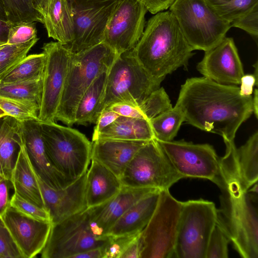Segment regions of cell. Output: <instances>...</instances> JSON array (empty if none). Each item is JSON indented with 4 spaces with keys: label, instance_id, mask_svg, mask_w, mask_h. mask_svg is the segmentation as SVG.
Returning a JSON list of instances; mask_svg holds the SVG:
<instances>
[{
    "label": "cell",
    "instance_id": "f546056e",
    "mask_svg": "<svg viewBox=\"0 0 258 258\" xmlns=\"http://www.w3.org/2000/svg\"><path fill=\"white\" fill-rule=\"evenodd\" d=\"M16 119L3 117L0 124V164L5 178L10 181L16 162V147L18 144Z\"/></svg>",
    "mask_w": 258,
    "mask_h": 258
},
{
    "label": "cell",
    "instance_id": "9f6ffc18",
    "mask_svg": "<svg viewBox=\"0 0 258 258\" xmlns=\"http://www.w3.org/2000/svg\"><path fill=\"white\" fill-rule=\"evenodd\" d=\"M3 177H5L4 176V174H3V171H2V167H1V164H0V180Z\"/></svg>",
    "mask_w": 258,
    "mask_h": 258
},
{
    "label": "cell",
    "instance_id": "83f0119b",
    "mask_svg": "<svg viewBox=\"0 0 258 258\" xmlns=\"http://www.w3.org/2000/svg\"><path fill=\"white\" fill-rule=\"evenodd\" d=\"M235 166L238 180L247 191L258 179V132L236 149Z\"/></svg>",
    "mask_w": 258,
    "mask_h": 258
},
{
    "label": "cell",
    "instance_id": "7a4b0ae2",
    "mask_svg": "<svg viewBox=\"0 0 258 258\" xmlns=\"http://www.w3.org/2000/svg\"><path fill=\"white\" fill-rule=\"evenodd\" d=\"M193 51L169 10L158 12L148 20L132 52L152 76L165 79L177 69L187 68Z\"/></svg>",
    "mask_w": 258,
    "mask_h": 258
},
{
    "label": "cell",
    "instance_id": "f5cc1de1",
    "mask_svg": "<svg viewBox=\"0 0 258 258\" xmlns=\"http://www.w3.org/2000/svg\"><path fill=\"white\" fill-rule=\"evenodd\" d=\"M0 20L7 22L8 21L2 0H0Z\"/></svg>",
    "mask_w": 258,
    "mask_h": 258
},
{
    "label": "cell",
    "instance_id": "f35d334b",
    "mask_svg": "<svg viewBox=\"0 0 258 258\" xmlns=\"http://www.w3.org/2000/svg\"><path fill=\"white\" fill-rule=\"evenodd\" d=\"M10 205L19 212L31 218L50 221L49 213L45 208L26 200L16 192L10 199Z\"/></svg>",
    "mask_w": 258,
    "mask_h": 258
},
{
    "label": "cell",
    "instance_id": "4fadbf2b",
    "mask_svg": "<svg viewBox=\"0 0 258 258\" xmlns=\"http://www.w3.org/2000/svg\"><path fill=\"white\" fill-rule=\"evenodd\" d=\"M119 0H70L74 37L64 45L78 53L103 42L110 17Z\"/></svg>",
    "mask_w": 258,
    "mask_h": 258
},
{
    "label": "cell",
    "instance_id": "44dd1931",
    "mask_svg": "<svg viewBox=\"0 0 258 258\" xmlns=\"http://www.w3.org/2000/svg\"><path fill=\"white\" fill-rule=\"evenodd\" d=\"M34 5L42 16L48 37L63 45L70 44L74 37L70 0H34Z\"/></svg>",
    "mask_w": 258,
    "mask_h": 258
},
{
    "label": "cell",
    "instance_id": "e575fe53",
    "mask_svg": "<svg viewBox=\"0 0 258 258\" xmlns=\"http://www.w3.org/2000/svg\"><path fill=\"white\" fill-rule=\"evenodd\" d=\"M38 39L36 37L25 43L6 44L0 48V81L27 56Z\"/></svg>",
    "mask_w": 258,
    "mask_h": 258
},
{
    "label": "cell",
    "instance_id": "c3c4849f",
    "mask_svg": "<svg viewBox=\"0 0 258 258\" xmlns=\"http://www.w3.org/2000/svg\"><path fill=\"white\" fill-rule=\"evenodd\" d=\"M139 234L122 253L120 258H140V246L139 241Z\"/></svg>",
    "mask_w": 258,
    "mask_h": 258
},
{
    "label": "cell",
    "instance_id": "ac0fdd59",
    "mask_svg": "<svg viewBox=\"0 0 258 258\" xmlns=\"http://www.w3.org/2000/svg\"><path fill=\"white\" fill-rule=\"evenodd\" d=\"M86 173L68 186L58 189L49 186L36 173L45 208L49 213L52 224L59 222L87 208Z\"/></svg>",
    "mask_w": 258,
    "mask_h": 258
},
{
    "label": "cell",
    "instance_id": "db71d44e",
    "mask_svg": "<svg viewBox=\"0 0 258 258\" xmlns=\"http://www.w3.org/2000/svg\"><path fill=\"white\" fill-rule=\"evenodd\" d=\"M253 67H254V73L253 75L254 76L256 79L257 80V75H258L257 61H256V62L254 64Z\"/></svg>",
    "mask_w": 258,
    "mask_h": 258
},
{
    "label": "cell",
    "instance_id": "74e56055",
    "mask_svg": "<svg viewBox=\"0 0 258 258\" xmlns=\"http://www.w3.org/2000/svg\"><path fill=\"white\" fill-rule=\"evenodd\" d=\"M230 240L216 224L210 236L205 258L228 257V245Z\"/></svg>",
    "mask_w": 258,
    "mask_h": 258
},
{
    "label": "cell",
    "instance_id": "8992f818",
    "mask_svg": "<svg viewBox=\"0 0 258 258\" xmlns=\"http://www.w3.org/2000/svg\"><path fill=\"white\" fill-rule=\"evenodd\" d=\"M164 79L150 74L132 50L118 54L108 72L101 112L118 102L140 105L160 87Z\"/></svg>",
    "mask_w": 258,
    "mask_h": 258
},
{
    "label": "cell",
    "instance_id": "b9f144b4",
    "mask_svg": "<svg viewBox=\"0 0 258 258\" xmlns=\"http://www.w3.org/2000/svg\"><path fill=\"white\" fill-rule=\"evenodd\" d=\"M0 258H24L1 215Z\"/></svg>",
    "mask_w": 258,
    "mask_h": 258
},
{
    "label": "cell",
    "instance_id": "ffe728a7",
    "mask_svg": "<svg viewBox=\"0 0 258 258\" xmlns=\"http://www.w3.org/2000/svg\"><path fill=\"white\" fill-rule=\"evenodd\" d=\"M159 190H160L153 188L122 185L119 192L110 200L88 208L94 232L100 237L107 236L111 227L130 207L145 196Z\"/></svg>",
    "mask_w": 258,
    "mask_h": 258
},
{
    "label": "cell",
    "instance_id": "836d02e7",
    "mask_svg": "<svg viewBox=\"0 0 258 258\" xmlns=\"http://www.w3.org/2000/svg\"><path fill=\"white\" fill-rule=\"evenodd\" d=\"M2 1L9 25L21 22L42 23V16L34 7V0Z\"/></svg>",
    "mask_w": 258,
    "mask_h": 258
},
{
    "label": "cell",
    "instance_id": "9c48e42d",
    "mask_svg": "<svg viewBox=\"0 0 258 258\" xmlns=\"http://www.w3.org/2000/svg\"><path fill=\"white\" fill-rule=\"evenodd\" d=\"M182 202L162 190L150 221L140 232V258L174 257Z\"/></svg>",
    "mask_w": 258,
    "mask_h": 258
},
{
    "label": "cell",
    "instance_id": "1f68e13d",
    "mask_svg": "<svg viewBox=\"0 0 258 258\" xmlns=\"http://www.w3.org/2000/svg\"><path fill=\"white\" fill-rule=\"evenodd\" d=\"M44 54L41 53L27 55L0 81L3 83H13L29 81L42 78L44 65Z\"/></svg>",
    "mask_w": 258,
    "mask_h": 258
},
{
    "label": "cell",
    "instance_id": "4dcf8cb0",
    "mask_svg": "<svg viewBox=\"0 0 258 258\" xmlns=\"http://www.w3.org/2000/svg\"><path fill=\"white\" fill-rule=\"evenodd\" d=\"M155 137L157 141L168 142L176 136L184 117L181 110L174 106L149 120Z\"/></svg>",
    "mask_w": 258,
    "mask_h": 258
},
{
    "label": "cell",
    "instance_id": "6f0895ef",
    "mask_svg": "<svg viewBox=\"0 0 258 258\" xmlns=\"http://www.w3.org/2000/svg\"><path fill=\"white\" fill-rule=\"evenodd\" d=\"M7 43L0 41V48H1L3 46H4Z\"/></svg>",
    "mask_w": 258,
    "mask_h": 258
},
{
    "label": "cell",
    "instance_id": "11a10c76",
    "mask_svg": "<svg viewBox=\"0 0 258 258\" xmlns=\"http://www.w3.org/2000/svg\"><path fill=\"white\" fill-rule=\"evenodd\" d=\"M6 116H8V114L0 108V119Z\"/></svg>",
    "mask_w": 258,
    "mask_h": 258
},
{
    "label": "cell",
    "instance_id": "484cf974",
    "mask_svg": "<svg viewBox=\"0 0 258 258\" xmlns=\"http://www.w3.org/2000/svg\"><path fill=\"white\" fill-rule=\"evenodd\" d=\"M100 139L146 142L155 140L149 120L122 116L92 137V141Z\"/></svg>",
    "mask_w": 258,
    "mask_h": 258
},
{
    "label": "cell",
    "instance_id": "816d5d0a",
    "mask_svg": "<svg viewBox=\"0 0 258 258\" xmlns=\"http://www.w3.org/2000/svg\"><path fill=\"white\" fill-rule=\"evenodd\" d=\"M252 112L256 119L258 118V90L255 89L252 98Z\"/></svg>",
    "mask_w": 258,
    "mask_h": 258
},
{
    "label": "cell",
    "instance_id": "d6986e66",
    "mask_svg": "<svg viewBox=\"0 0 258 258\" xmlns=\"http://www.w3.org/2000/svg\"><path fill=\"white\" fill-rule=\"evenodd\" d=\"M16 120L22 132L30 161L37 175L54 189H60L70 184L71 183L56 170L48 158L40 122L34 120Z\"/></svg>",
    "mask_w": 258,
    "mask_h": 258
},
{
    "label": "cell",
    "instance_id": "2e32d148",
    "mask_svg": "<svg viewBox=\"0 0 258 258\" xmlns=\"http://www.w3.org/2000/svg\"><path fill=\"white\" fill-rule=\"evenodd\" d=\"M197 68L203 77L227 85H240L244 75L237 47L231 37H225L215 47L205 51Z\"/></svg>",
    "mask_w": 258,
    "mask_h": 258
},
{
    "label": "cell",
    "instance_id": "4316f807",
    "mask_svg": "<svg viewBox=\"0 0 258 258\" xmlns=\"http://www.w3.org/2000/svg\"><path fill=\"white\" fill-rule=\"evenodd\" d=\"M108 70L102 72L81 98L76 108L75 123H96L101 113Z\"/></svg>",
    "mask_w": 258,
    "mask_h": 258
},
{
    "label": "cell",
    "instance_id": "e0dca14e",
    "mask_svg": "<svg viewBox=\"0 0 258 258\" xmlns=\"http://www.w3.org/2000/svg\"><path fill=\"white\" fill-rule=\"evenodd\" d=\"M1 217L24 258L41 253L50 234V221L31 218L10 206Z\"/></svg>",
    "mask_w": 258,
    "mask_h": 258
},
{
    "label": "cell",
    "instance_id": "f1b7e54d",
    "mask_svg": "<svg viewBox=\"0 0 258 258\" xmlns=\"http://www.w3.org/2000/svg\"><path fill=\"white\" fill-rule=\"evenodd\" d=\"M172 107L168 94L160 87L139 105L124 104L121 113L123 116L149 120Z\"/></svg>",
    "mask_w": 258,
    "mask_h": 258
},
{
    "label": "cell",
    "instance_id": "ba28073f",
    "mask_svg": "<svg viewBox=\"0 0 258 258\" xmlns=\"http://www.w3.org/2000/svg\"><path fill=\"white\" fill-rule=\"evenodd\" d=\"M216 223L217 209L212 202L202 199L182 202L174 257L205 258Z\"/></svg>",
    "mask_w": 258,
    "mask_h": 258
},
{
    "label": "cell",
    "instance_id": "5b68a950",
    "mask_svg": "<svg viewBox=\"0 0 258 258\" xmlns=\"http://www.w3.org/2000/svg\"><path fill=\"white\" fill-rule=\"evenodd\" d=\"M46 153L51 163L72 183L88 170L92 142L79 131L54 122H40Z\"/></svg>",
    "mask_w": 258,
    "mask_h": 258
},
{
    "label": "cell",
    "instance_id": "d4e9b609",
    "mask_svg": "<svg viewBox=\"0 0 258 258\" xmlns=\"http://www.w3.org/2000/svg\"><path fill=\"white\" fill-rule=\"evenodd\" d=\"M160 191L152 192L134 204L111 227L107 235L118 236L140 233L153 214Z\"/></svg>",
    "mask_w": 258,
    "mask_h": 258
},
{
    "label": "cell",
    "instance_id": "d6a6232c",
    "mask_svg": "<svg viewBox=\"0 0 258 258\" xmlns=\"http://www.w3.org/2000/svg\"><path fill=\"white\" fill-rule=\"evenodd\" d=\"M41 92L42 78L13 83L0 82V95L21 101L37 103L39 105Z\"/></svg>",
    "mask_w": 258,
    "mask_h": 258
},
{
    "label": "cell",
    "instance_id": "bcb514c9",
    "mask_svg": "<svg viewBox=\"0 0 258 258\" xmlns=\"http://www.w3.org/2000/svg\"><path fill=\"white\" fill-rule=\"evenodd\" d=\"M257 86V80L253 74L244 75L240 80L239 91L244 96L251 95L254 85Z\"/></svg>",
    "mask_w": 258,
    "mask_h": 258
},
{
    "label": "cell",
    "instance_id": "f6af8a7d",
    "mask_svg": "<svg viewBox=\"0 0 258 258\" xmlns=\"http://www.w3.org/2000/svg\"><path fill=\"white\" fill-rule=\"evenodd\" d=\"M152 14L163 11L170 7L174 0H139Z\"/></svg>",
    "mask_w": 258,
    "mask_h": 258
},
{
    "label": "cell",
    "instance_id": "cb8c5ba5",
    "mask_svg": "<svg viewBox=\"0 0 258 258\" xmlns=\"http://www.w3.org/2000/svg\"><path fill=\"white\" fill-rule=\"evenodd\" d=\"M122 185L118 177L100 163L91 160L85 183L87 208L105 203L114 197Z\"/></svg>",
    "mask_w": 258,
    "mask_h": 258
},
{
    "label": "cell",
    "instance_id": "3957f363",
    "mask_svg": "<svg viewBox=\"0 0 258 258\" xmlns=\"http://www.w3.org/2000/svg\"><path fill=\"white\" fill-rule=\"evenodd\" d=\"M216 224L243 258H258L257 194L245 191L237 181L221 189Z\"/></svg>",
    "mask_w": 258,
    "mask_h": 258
},
{
    "label": "cell",
    "instance_id": "30bf717a",
    "mask_svg": "<svg viewBox=\"0 0 258 258\" xmlns=\"http://www.w3.org/2000/svg\"><path fill=\"white\" fill-rule=\"evenodd\" d=\"M183 177L156 140L146 143L129 162L119 179L122 185L169 190Z\"/></svg>",
    "mask_w": 258,
    "mask_h": 258
},
{
    "label": "cell",
    "instance_id": "60d3db41",
    "mask_svg": "<svg viewBox=\"0 0 258 258\" xmlns=\"http://www.w3.org/2000/svg\"><path fill=\"white\" fill-rule=\"evenodd\" d=\"M37 37L35 23L21 22L10 25L8 32V44L25 43Z\"/></svg>",
    "mask_w": 258,
    "mask_h": 258
},
{
    "label": "cell",
    "instance_id": "ab89813d",
    "mask_svg": "<svg viewBox=\"0 0 258 258\" xmlns=\"http://www.w3.org/2000/svg\"><path fill=\"white\" fill-rule=\"evenodd\" d=\"M139 234L108 235L107 242L102 246L103 258H120L122 253Z\"/></svg>",
    "mask_w": 258,
    "mask_h": 258
},
{
    "label": "cell",
    "instance_id": "8d00e7d4",
    "mask_svg": "<svg viewBox=\"0 0 258 258\" xmlns=\"http://www.w3.org/2000/svg\"><path fill=\"white\" fill-rule=\"evenodd\" d=\"M0 108L8 116L19 121L34 120L39 121V105L37 103L21 101L0 95Z\"/></svg>",
    "mask_w": 258,
    "mask_h": 258
},
{
    "label": "cell",
    "instance_id": "ee69618b",
    "mask_svg": "<svg viewBox=\"0 0 258 258\" xmlns=\"http://www.w3.org/2000/svg\"><path fill=\"white\" fill-rule=\"evenodd\" d=\"M119 116L117 113L108 108L104 109L95 123L92 137L95 136L111 125Z\"/></svg>",
    "mask_w": 258,
    "mask_h": 258
},
{
    "label": "cell",
    "instance_id": "5bb4252c",
    "mask_svg": "<svg viewBox=\"0 0 258 258\" xmlns=\"http://www.w3.org/2000/svg\"><path fill=\"white\" fill-rule=\"evenodd\" d=\"M44 65L38 112L40 122H54L61 100L72 52L56 41L44 43Z\"/></svg>",
    "mask_w": 258,
    "mask_h": 258
},
{
    "label": "cell",
    "instance_id": "f907efd6",
    "mask_svg": "<svg viewBox=\"0 0 258 258\" xmlns=\"http://www.w3.org/2000/svg\"><path fill=\"white\" fill-rule=\"evenodd\" d=\"M10 25L0 20V41L7 43Z\"/></svg>",
    "mask_w": 258,
    "mask_h": 258
},
{
    "label": "cell",
    "instance_id": "d590c367",
    "mask_svg": "<svg viewBox=\"0 0 258 258\" xmlns=\"http://www.w3.org/2000/svg\"><path fill=\"white\" fill-rule=\"evenodd\" d=\"M205 1L220 17L229 23L241 16L258 4V0Z\"/></svg>",
    "mask_w": 258,
    "mask_h": 258
},
{
    "label": "cell",
    "instance_id": "52a82bcc",
    "mask_svg": "<svg viewBox=\"0 0 258 258\" xmlns=\"http://www.w3.org/2000/svg\"><path fill=\"white\" fill-rule=\"evenodd\" d=\"M169 8L194 50L214 48L231 28L205 0H174Z\"/></svg>",
    "mask_w": 258,
    "mask_h": 258
},
{
    "label": "cell",
    "instance_id": "7bdbcfd3",
    "mask_svg": "<svg viewBox=\"0 0 258 258\" xmlns=\"http://www.w3.org/2000/svg\"><path fill=\"white\" fill-rule=\"evenodd\" d=\"M231 27L238 28L252 36H258V4L248 11L230 23Z\"/></svg>",
    "mask_w": 258,
    "mask_h": 258
},
{
    "label": "cell",
    "instance_id": "7402d4cb",
    "mask_svg": "<svg viewBox=\"0 0 258 258\" xmlns=\"http://www.w3.org/2000/svg\"><path fill=\"white\" fill-rule=\"evenodd\" d=\"M147 142L112 139H97L92 142L91 160L100 163L120 178L137 152Z\"/></svg>",
    "mask_w": 258,
    "mask_h": 258
},
{
    "label": "cell",
    "instance_id": "277c9868",
    "mask_svg": "<svg viewBox=\"0 0 258 258\" xmlns=\"http://www.w3.org/2000/svg\"><path fill=\"white\" fill-rule=\"evenodd\" d=\"M118 55L103 42L72 53L56 120L68 126L75 124V112L81 98L102 72L109 70Z\"/></svg>",
    "mask_w": 258,
    "mask_h": 258
},
{
    "label": "cell",
    "instance_id": "9a60e30c",
    "mask_svg": "<svg viewBox=\"0 0 258 258\" xmlns=\"http://www.w3.org/2000/svg\"><path fill=\"white\" fill-rule=\"evenodd\" d=\"M147 12L139 0H119L107 24L103 42L117 54L133 50L143 33Z\"/></svg>",
    "mask_w": 258,
    "mask_h": 258
},
{
    "label": "cell",
    "instance_id": "6da1fadb",
    "mask_svg": "<svg viewBox=\"0 0 258 258\" xmlns=\"http://www.w3.org/2000/svg\"><path fill=\"white\" fill-rule=\"evenodd\" d=\"M252 98L241 95L237 86L193 77L181 86L175 106L183 114L184 121L231 141L253 113Z\"/></svg>",
    "mask_w": 258,
    "mask_h": 258
},
{
    "label": "cell",
    "instance_id": "603a6c76",
    "mask_svg": "<svg viewBox=\"0 0 258 258\" xmlns=\"http://www.w3.org/2000/svg\"><path fill=\"white\" fill-rule=\"evenodd\" d=\"M16 122L19 151L10 181L15 192L33 204L45 208L36 174L30 161L22 134L16 120Z\"/></svg>",
    "mask_w": 258,
    "mask_h": 258
},
{
    "label": "cell",
    "instance_id": "7dc6e473",
    "mask_svg": "<svg viewBox=\"0 0 258 258\" xmlns=\"http://www.w3.org/2000/svg\"><path fill=\"white\" fill-rule=\"evenodd\" d=\"M11 181L3 177L0 180V215L2 216L10 205L9 183Z\"/></svg>",
    "mask_w": 258,
    "mask_h": 258
},
{
    "label": "cell",
    "instance_id": "681fc988",
    "mask_svg": "<svg viewBox=\"0 0 258 258\" xmlns=\"http://www.w3.org/2000/svg\"><path fill=\"white\" fill-rule=\"evenodd\" d=\"M102 246L85 250L74 256L73 258H103Z\"/></svg>",
    "mask_w": 258,
    "mask_h": 258
},
{
    "label": "cell",
    "instance_id": "8fae6325",
    "mask_svg": "<svg viewBox=\"0 0 258 258\" xmlns=\"http://www.w3.org/2000/svg\"><path fill=\"white\" fill-rule=\"evenodd\" d=\"M109 236L100 237L94 231L89 208L52 224L43 258H73L88 249L104 245Z\"/></svg>",
    "mask_w": 258,
    "mask_h": 258
},
{
    "label": "cell",
    "instance_id": "7c38bea8",
    "mask_svg": "<svg viewBox=\"0 0 258 258\" xmlns=\"http://www.w3.org/2000/svg\"><path fill=\"white\" fill-rule=\"evenodd\" d=\"M157 142L183 178L206 179L221 189L225 188L221 158L212 145L194 144L183 140Z\"/></svg>",
    "mask_w": 258,
    "mask_h": 258
}]
</instances>
